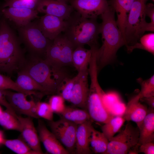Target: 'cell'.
<instances>
[{"label":"cell","instance_id":"6da1fadb","mask_svg":"<svg viewBox=\"0 0 154 154\" xmlns=\"http://www.w3.org/2000/svg\"><path fill=\"white\" fill-rule=\"evenodd\" d=\"M115 11L109 7L100 15V33L102 44L97 50L96 61L98 70L111 63L116 59L119 49L126 43L123 36L117 25Z\"/></svg>","mask_w":154,"mask_h":154},{"label":"cell","instance_id":"7a4b0ae2","mask_svg":"<svg viewBox=\"0 0 154 154\" xmlns=\"http://www.w3.org/2000/svg\"><path fill=\"white\" fill-rule=\"evenodd\" d=\"M21 42L8 21L0 18V71L11 74L20 70L25 58Z\"/></svg>","mask_w":154,"mask_h":154},{"label":"cell","instance_id":"3957f363","mask_svg":"<svg viewBox=\"0 0 154 154\" xmlns=\"http://www.w3.org/2000/svg\"><path fill=\"white\" fill-rule=\"evenodd\" d=\"M66 21L62 33L72 43L74 49L86 45L90 48L98 47V39L100 34V24L97 19L84 18L73 11Z\"/></svg>","mask_w":154,"mask_h":154},{"label":"cell","instance_id":"277c9868","mask_svg":"<svg viewBox=\"0 0 154 154\" xmlns=\"http://www.w3.org/2000/svg\"><path fill=\"white\" fill-rule=\"evenodd\" d=\"M19 70L26 72L46 90L48 94L57 93L66 77L62 71L54 70L45 59L30 55Z\"/></svg>","mask_w":154,"mask_h":154},{"label":"cell","instance_id":"5b68a950","mask_svg":"<svg viewBox=\"0 0 154 154\" xmlns=\"http://www.w3.org/2000/svg\"><path fill=\"white\" fill-rule=\"evenodd\" d=\"M89 65L88 72L90 78V84L86 110L92 121L104 124L113 115L107 109L104 102L106 95L98 82V70L96 61L94 60H92Z\"/></svg>","mask_w":154,"mask_h":154},{"label":"cell","instance_id":"8992f818","mask_svg":"<svg viewBox=\"0 0 154 154\" xmlns=\"http://www.w3.org/2000/svg\"><path fill=\"white\" fill-rule=\"evenodd\" d=\"M19 37L30 55L45 59L52 41L46 38L39 29L37 22H31L17 28Z\"/></svg>","mask_w":154,"mask_h":154},{"label":"cell","instance_id":"52a82bcc","mask_svg":"<svg viewBox=\"0 0 154 154\" xmlns=\"http://www.w3.org/2000/svg\"><path fill=\"white\" fill-rule=\"evenodd\" d=\"M147 0H134L128 16L125 31L126 48L136 43L145 31Z\"/></svg>","mask_w":154,"mask_h":154},{"label":"cell","instance_id":"ba28073f","mask_svg":"<svg viewBox=\"0 0 154 154\" xmlns=\"http://www.w3.org/2000/svg\"><path fill=\"white\" fill-rule=\"evenodd\" d=\"M74 47L62 33L52 41L47 51L45 59L52 68H62L72 64V57Z\"/></svg>","mask_w":154,"mask_h":154},{"label":"cell","instance_id":"9c48e42d","mask_svg":"<svg viewBox=\"0 0 154 154\" xmlns=\"http://www.w3.org/2000/svg\"><path fill=\"white\" fill-rule=\"evenodd\" d=\"M139 131L128 121L124 128L109 141L105 154H126L133 146L138 144Z\"/></svg>","mask_w":154,"mask_h":154},{"label":"cell","instance_id":"30bf717a","mask_svg":"<svg viewBox=\"0 0 154 154\" xmlns=\"http://www.w3.org/2000/svg\"><path fill=\"white\" fill-rule=\"evenodd\" d=\"M48 124L51 131L69 154H74L78 125L61 118L56 121H48Z\"/></svg>","mask_w":154,"mask_h":154},{"label":"cell","instance_id":"8fae6325","mask_svg":"<svg viewBox=\"0 0 154 154\" xmlns=\"http://www.w3.org/2000/svg\"><path fill=\"white\" fill-rule=\"evenodd\" d=\"M88 75V68L78 72L69 101L72 106L86 110L89 90Z\"/></svg>","mask_w":154,"mask_h":154},{"label":"cell","instance_id":"7c38bea8","mask_svg":"<svg viewBox=\"0 0 154 154\" xmlns=\"http://www.w3.org/2000/svg\"><path fill=\"white\" fill-rule=\"evenodd\" d=\"M3 91L7 100L16 113L39 119L36 113V102L33 100H28L27 98L28 95L8 90H3Z\"/></svg>","mask_w":154,"mask_h":154},{"label":"cell","instance_id":"4fadbf2b","mask_svg":"<svg viewBox=\"0 0 154 154\" xmlns=\"http://www.w3.org/2000/svg\"><path fill=\"white\" fill-rule=\"evenodd\" d=\"M70 5L82 17L97 19L110 7L108 0H70Z\"/></svg>","mask_w":154,"mask_h":154},{"label":"cell","instance_id":"5bb4252c","mask_svg":"<svg viewBox=\"0 0 154 154\" xmlns=\"http://www.w3.org/2000/svg\"><path fill=\"white\" fill-rule=\"evenodd\" d=\"M36 9L7 7L1 9L2 17L11 21L18 28L24 26L34 19L38 18Z\"/></svg>","mask_w":154,"mask_h":154},{"label":"cell","instance_id":"9a60e30c","mask_svg":"<svg viewBox=\"0 0 154 154\" xmlns=\"http://www.w3.org/2000/svg\"><path fill=\"white\" fill-rule=\"evenodd\" d=\"M38 12L52 15L66 20L74 10L67 3L58 0H39L36 8Z\"/></svg>","mask_w":154,"mask_h":154},{"label":"cell","instance_id":"2e32d148","mask_svg":"<svg viewBox=\"0 0 154 154\" xmlns=\"http://www.w3.org/2000/svg\"><path fill=\"white\" fill-rule=\"evenodd\" d=\"M37 25L43 35L52 40L64 31L66 21L54 16L45 14L37 21Z\"/></svg>","mask_w":154,"mask_h":154},{"label":"cell","instance_id":"e0dca14e","mask_svg":"<svg viewBox=\"0 0 154 154\" xmlns=\"http://www.w3.org/2000/svg\"><path fill=\"white\" fill-rule=\"evenodd\" d=\"M17 118L21 125V135L23 140L38 154H43L37 128L35 127L32 117H23L18 115Z\"/></svg>","mask_w":154,"mask_h":154},{"label":"cell","instance_id":"ac0fdd59","mask_svg":"<svg viewBox=\"0 0 154 154\" xmlns=\"http://www.w3.org/2000/svg\"><path fill=\"white\" fill-rule=\"evenodd\" d=\"M37 129L40 141L46 151L52 154H69L54 134L47 128L44 122L38 119Z\"/></svg>","mask_w":154,"mask_h":154},{"label":"cell","instance_id":"d6986e66","mask_svg":"<svg viewBox=\"0 0 154 154\" xmlns=\"http://www.w3.org/2000/svg\"><path fill=\"white\" fill-rule=\"evenodd\" d=\"M92 121L89 120L78 125L76 133L74 154H90V140L93 129Z\"/></svg>","mask_w":154,"mask_h":154},{"label":"cell","instance_id":"ffe728a7","mask_svg":"<svg viewBox=\"0 0 154 154\" xmlns=\"http://www.w3.org/2000/svg\"><path fill=\"white\" fill-rule=\"evenodd\" d=\"M137 95L128 101L122 116L126 121L135 122L139 127L147 114L148 108L140 102Z\"/></svg>","mask_w":154,"mask_h":154},{"label":"cell","instance_id":"44dd1931","mask_svg":"<svg viewBox=\"0 0 154 154\" xmlns=\"http://www.w3.org/2000/svg\"><path fill=\"white\" fill-rule=\"evenodd\" d=\"M134 0H110L108 1L109 5L117 14L116 21L117 27L123 36L127 18Z\"/></svg>","mask_w":154,"mask_h":154},{"label":"cell","instance_id":"7402d4cb","mask_svg":"<svg viewBox=\"0 0 154 154\" xmlns=\"http://www.w3.org/2000/svg\"><path fill=\"white\" fill-rule=\"evenodd\" d=\"M138 144L154 141V109L149 108L147 115L140 126Z\"/></svg>","mask_w":154,"mask_h":154},{"label":"cell","instance_id":"603a6c76","mask_svg":"<svg viewBox=\"0 0 154 154\" xmlns=\"http://www.w3.org/2000/svg\"><path fill=\"white\" fill-rule=\"evenodd\" d=\"M98 47L88 49L84 46L75 48L73 52L72 63L78 72L88 68L95 49Z\"/></svg>","mask_w":154,"mask_h":154},{"label":"cell","instance_id":"cb8c5ba5","mask_svg":"<svg viewBox=\"0 0 154 154\" xmlns=\"http://www.w3.org/2000/svg\"><path fill=\"white\" fill-rule=\"evenodd\" d=\"M59 115L60 118L77 125L91 120L86 110L73 106H65L63 111Z\"/></svg>","mask_w":154,"mask_h":154},{"label":"cell","instance_id":"d4e9b609","mask_svg":"<svg viewBox=\"0 0 154 154\" xmlns=\"http://www.w3.org/2000/svg\"><path fill=\"white\" fill-rule=\"evenodd\" d=\"M15 82L24 90L30 91H37L48 94L45 90L29 74L22 70L17 72Z\"/></svg>","mask_w":154,"mask_h":154},{"label":"cell","instance_id":"484cf974","mask_svg":"<svg viewBox=\"0 0 154 154\" xmlns=\"http://www.w3.org/2000/svg\"><path fill=\"white\" fill-rule=\"evenodd\" d=\"M109 142V140L102 132L93 128L90 140V147L92 153L105 154Z\"/></svg>","mask_w":154,"mask_h":154},{"label":"cell","instance_id":"4316f807","mask_svg":"<svg viewBox=\"0 0 154 154\" xmlns=\"http://www.w3.org/2000/svg\"><path fill=\"white\" fill-rule=\"evenodd\" d=\"M125 121L122 116H113L102 127V132L110 141L119 131Z\"/></svg>","mask_w":154,"mask_h":154},{"label":"cell","instance_id":"83f0119b","mask_svg":"<svg viewBox=\"0 0 154 154\" xmlns=\"http://www.w3.org/2000/svg\"><path fill=\"white\" fill-rule=\"evenodd\" d=\"M3 145L13 152L18 154H38L25 141L20 138L5 139Z\"/></svg>","mask_w":154,"mask_h":154},{"label":"cell","instance_id":"f1b7e54d","mask_svg":"<svg viewBox=\"0 0 154 154\" xmlns=\"http://www.w3.org/2000/svg\"><path fill=\"white\" fill-rule=\"evenodd\" d=\"M127 52H130L136 48L145 50L154 54V33L142 35L138 41L132 46L127 47Z\"/></svg>","mask_w":154,"mask_h":154},{"label":"cell","instance_id":"f546056e","mask_svg":"<svg viewBox=\"0 0 154 154\" xmlns=\"http://www.w3.org/2000/svg\"><path fill=\"white\" fill-rule=\"evenodd\" d=\"M0 89L11 90L16 92H21L28 96L34 95L38 97L40 92L37 91H27L23 90L10 77L0 74Z\"/></svg>","mask_w":154,"mask_h":154},{"label":"cell","instance_id":"4dcf8cb0","mask_svg":"<svg viewBox=\"0 0 154 154\" xmlns=\"http://www.w3.org/2000/svg\"><path fill=\"white\" fill-rule=\"evenodd\" d=\"M0 125L8 130H16L20 132L21 125L17 117L6 110L0 116Z\"/></svg>","mask_w":154,"mask_h":154},{"label":"cell","instance_id":"1f68e13d","mask_svg":"<svg viewBox=\"0 0 154 154\" xmlns=\"http://www.w3.org/2000/svg\"><path fill=\"white\" fill-rule=\"evenodd\" d=\"M141 88L137 94L140 99L143 97L154 96V75L149 78L143 80L141 78L137 80Z\"/></svg>","mask_w":154,"mask_h":154},{"label":"cell","instance_id":"d6a6232c","mask_svg":"<svg viewBox=\"0 0 154 154\" xmlns=\"http://www.w3.org/2000/svg\"><path fill=\"white\" fill-rule=\"evenodd\" d=\"M38 0H6L2 4L1 8L11 7L36 9Z\"/></svg>","mask_w":154,"mask_h":154},{"label":"cell","instance_id":"836d02e7","mask_svg":"<svg viewBox=\"0 0 154 154\" xmlns=\"http://www.w3.org/2000/svg\"><path fill=\"white\" fill-rule=\"evenodd\" d=\"M77 75L72 78H66L58 90L57 93L61 96L65 100L69 101L70 95Z\"/></svg>","mask_w":154,"mask_h":154},{"label":"cell","instance_id":"e575fe53","mask_svg":"<svg viewBox=\"0 0 154 154\" xmlns=\"http://www.w3.org/2000/svg\"><path fill=\"white\" fill-rule=\"evenodd\" d=\"M36 112L39 118H42L48 121L53 120V112L48 104L38 101L36 103Z\"/></svg>","mask_w":154,"mask_h":154},{"label":"cell","instance_id":"d590c367","mask_svg":"<svg viewBox=\"0 0 154 154\" xmlns=\"http://www.w3.org/2000/svg\"><path fill=\"white\" fill-rule=\"evenodd\" d=\"M64 100L58 94L54 95L50 97L48 104L53 113L59 115L63 111L65 107Z\"/></svg>","mask_w":154,"mask_h":154},{"label":"cell","instance_id":"8d00e7d4","mask_svg":"<svg viewBox=\"0 0 154 154\" xmlns=\"http://www.w3.org/2000/svg\"><path fill=\"white\" fill-rule=\"evenodd\" d=\"M0 105L5 107L7 110L17 117L18 115L7 100L3 90L2 89H0Z\"/></svg>","mask_w":154,"mask_h":154},{"label":"cell","instance_id":"74e56055","mask_svg":"<svg viewBox=\"0 0 154 154\" xmlns=\"http://www.w3.org/2000/svg\"><path fill=\"white\" fill-rule=\"evenodd\" d=\"M139 152L145 154H154V143L153 142L144 143L139 145Z\"/></svg>","mask_w":154,"mask_h":154},{"label":"cell","instance_id":"f35d334b","mask_svg":"<svg viewBox=\"0 0 154 154\" xmlns=\"http://www.w3.org/2000/svg\"><path fill=\"white\" fill-rule=\"evenodd\" d=\"M146 16H148L151 20V23L154 24V5L152 3L146 4L145 8Z\"/></svg>","mask_w":154,"mask_h":154},{"label":"cell","instance_id":"ab89813d","mask_svg":"<svg viewBox=\"0 0 154 154\" xmlns=\"http://www.w3.org/2000/svg\"><path fill=\"white\" fill-rule=\"evenodd\" d=\"M140 100L146 103L149 108L154 109V96L143 97Z\"/></svg>","mask_w":154,"mask_h":154},{"label":"cell","instance_id":"60d3db41","mask_svg":"<svg viewBox=\"0 0 154 154\" xmlns=\"http://www.w3.org/2000/svg\"><path fill=\"white\" fill-rule=\"evenodd\" d=\"M139 145L138 144L132 147L129 151L128 154H137L139 153Z\"/></svg>","mask_w":154,"mask_h":154},{"label":"cell","instance_id":"b9f144b4","mask_svg":"<svg viewBox=\"0 0 154 154\" xmlns=\"http://www.w3.org/2000/svg\"><path fill=\"white\" fill-rule=\"evenodd\" d=\"M5 139L3 131L0 130V146L3 145Z\"/></svg>","mask_w":154,"mask_h":154},{"label":"cell","instance_id":"7bdbcfd3","mask_svg":"<svg viewBox=\"0 0 154 154\" xmlns=\"http://www.w3.org/2000/svg\"><path fill=\"white\" fill-rule=\"evenodd\" d=\"M3 111V110L2 108H1V105H0V116L2 113Z\"/></svg>","mask_w":154,"mask_h":154},{"label":"cell","instance_id":"ee69618b","mask_svg":"<svg viewBox=\"0 0 154 154\" xmlns=\"http://www.w3.org/2000/svg\"><path fill=\"white\" fill-rule=\"evenodd\" d=\"M1 5L2 4H0V17H1Z\"/></svg>","mask_w":154,"mask_h":154},{"label":"cell","instance_id":"f6af8a7d","mask_svg":"<svg viewBox=\"0 0 154 154\" xmlns=\"http://www.w3.org/2000/svg\"><path fill=\"white\" fill-rule=\"evenodd\" d=\"M58 0L67 3V2L68 1H69V0L70 1V0Z\"/></svg>","mask_w":154,"mask_h":154},{"label":"cell","instance_id":"bcb514c9","mask_svg":"<svg viewBox=\"0 0 154 154\" xmlns=\"http://www.w3.org/2000/svg\"><path fill=\"white\" fill-rule=\"evenodd\" d=\"M147 0V1L148 0ZM151 0L152 1H153V2L154 1V0Z\"/></svg>","mask_w":154,"mask_h":154},{"label":"cell","instance_id":"7dc6e473","mask_svg":"<svg viewBox=\"0 0 154 154\" xmlns=\"http://www.w3.org/2000/svg\"><path fill=\"white\" fill-rule=\"evenodd\" d=\"M5 1L6 0H4Z\"/></svg>","mask_w":154,"mask_h":154}]
</instances>
